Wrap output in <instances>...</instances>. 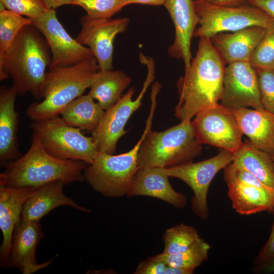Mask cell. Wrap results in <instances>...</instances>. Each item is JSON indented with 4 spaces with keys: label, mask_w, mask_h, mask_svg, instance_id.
I'll list each match as a JSON object with an SVG mask.
<instances>
[{
    "label": "cell",
    "mask_w": 274,
    "mask_h": 274,
    "mask_svg": "<svg viewBox=\"0 0 274 274\" xmlns=\"http://www.w3.org/2000/svg\"><path fill=\"white\" fill-rule=\"evenodd\" d=\"M225 62L211 39L200 38L196 55L177 83L179 101L175 115L191 120L200 112L219 104L223 90Z\"/></svg>",
    "instance_id": "6da1fadb"
},
{
    "label": "cell",
    "mask_w": 274,
    "mask_h": 274,
    "mask_svg": "<svg viewBox=\"0 0 274 274\" xmlns=\"http://www.w3.org/2000/svg\"><path fill=\"white\" fill-rule=\"evenodd\" d=\"M52 62L49 45L32 24L25 25L4 53H0V80L9 77L17 94L42 98L47 68Z\"/></svg>",
    "instance_id": "7a4b0ae2"
},
{
    "label": "cell",
    "mask_w": 274,
    "mask_h": 274,
    "mask_svg": "<svg viewBox=\"0 0 274 274\" xmlns=\"http://www.w3.org/2000/svg\"><path fill=\"white\" fill-rule=\"evenodd\" d=\"M31 141L24 155L5 166V169L0 174V186L39 187L55 181H61L66 185L85 180L83 172L89 164L53 157L44 149L33 132Z\"/></svg>",
    "instance_id": "3957f363"
},
{
    "label": "cell",
    "mask_w": 274,
    "mask_h": 274,
    "mask_svg": "<svg viewBox=\"0 0 274 274\" xmlns=\"http://www.w3.org/2000/svg\"><path fill=\"white\" fill-rule=\"evenodd\" d=\"M98 70L95 57L70 66L49 68L43 87V100L31 104L26 115L32 121L58 116L67 105L90 88Z\"/></svg>",
    "instance_id": "277c9868"
},
{
    "label": "cell",
    "mask_w": 274,
    "mask_h": 274,
    "mask_svg": "<svg viewBox=\"0 0 274 274\" xmlns=\"http://www.w3.org/2000/svg\"><path fill=\"white\" fill-rule=\"evenodd\" d=\"M202 145L196 139L191 120H184L163 131L151 129L138 153L139 169L168 168L192 162L201 154Z\"/></svg>",
    "instance_id": "5b68a950"
},
{
    "label": "cell",
    "mask_w": 274,
    "mask_h": 274,
    "mask_svg": "<svg viewBox=\"0 0 274 274\" xmlns=\"http://www.w3.org/2000/svg\"><path fill=\"white\" fill-rule=\"evenodd\" d=\"M154 114L150 112L143 133L130 150L116 155L98 152L93 162L86 166L83 172L85 180L95 191L110 197L127 195L139 170V151L151 129Z\"/></svg>",
    "instance_id": "8992f818"
},
{
    "label": "cell",
    "mask_w": 274,
    "mask_h": 274,
    "mask_svg": "<svg viewBox=\"0 0 274 274\" xmlns=\"http://www.w3.org/2000/svg\"><path fill=\"white\" fill-rule=\"evenodd\" d=\"M199 21L194 36L211 38L222 32L250 27L274 28V20L259 8L246 3L238 6H220L194 0Z\"/></svg>",
    "instance_id": "52a82bcc"
},
{
    "label": "cell",
    "mask_w": 274,
    "mask_h": 274,
    "mask_svg": "<svg viewBox=\"0 0 274 274\" xmlns=\"http://www.w3.org/2000/svg\"><path fill=\"white\" fill-rule=\"evenodd\" d=\"M30 127L44 149L55 158L91 164L98 152L92 136L84 135L80 129L67 124L59 115L33 121Z\"/></svg>",
    "instance_id": "ba28073f"
},
{
    "label": "cell",
    "mask_w": 274,
    "mask_h": 274,
    "mask_svg": "<svg viewBox=\"0 0 274 274\" xmlns=\"http://www.w3.org/2000/svg\"><path fill=\"white\" fill-rule=\"evenodd\" d=\"M141 62L146 65L147 75L137 98L132 99L134 88H130L112 107L106 110L100 123L91 132L98 152L110 154L115 153L117 144L128 130L124 129L129 118L142 105L148 87L155 78V63L153 58L140 53Z\"/></svg>",
    "instance_id": "9c48e42d"
},
{
    "label": "cell",
    "mask_w": 274,
    "mask_h": 274,
    "mask_svg": "<svg viewBox=\"0 0 274 274\" xmlns=\"http://www.w3.org/2000/svg\"><path fill=\"white\" fill-rule=\"evenodd\" d=\"M234 154L222 149L217 155L196 163L190 162L177 166L163 168L159 170L169 177L180 179L191 189V209L200 220L208 219V193L210 185L217 174L231 163Z\"/></svg>",
    "instance_id": "30bf717a"
},
{
    "label": "cell",
    "mask_w": 274,
    "mask_h": 274,
    "mask_svg": "<svg viewBox=\"0 0 274 274\" xmlns=\"http://www.w3.org/2000/svg\"><path fill=\"white\" fill-rule=\"evenodd\" d=\"M196 140L235 153L243 146V133L233 110L220 103L198 114L191 121Z\"/></svg>",
    "instance_id": "8fae6325"
},
{
    "label": "cell",
    "mask_w": 274,
    "mask_h": 274,
    "mask_svg": "<svg viewBox=\"0 0 274 274\" xmlns=\"http://www.w3.org/2000/svg\"><path fill=\"white\" fill-rule=\"evenodd\" d=\"M45 38L52 55L49 68L70 66L94 57L91 50L79 43L58 20L55 9H49L40 17L31 19Z\"/></svg>",
    "instance_id": "7c38bea8"
},
{
    "label": "cell",
    "mask_w": 274,
    "mask_h": 274,
    "mask_svg": "<svg viewBox=\"0 0 274 274\" xmlns=\"http://www.w3.org/2000/svg\"><path fill=\"white\" fill-rule=\"evenodd\" d=\"M79 21L81 29L75 39L91 50L99 70H111L114 39L118 34L126 30L129 19L94 18L86 14L81 17Z\"/></svg>",
    "instance_id": "4fadbf2b"
},
{
    "label": "cell",
    "mask_w": 274,
    "mask_h": 274,
    "mask_svg": "<svg viewBox=\"0 0 274 274\" xmlns=\"http://www.w3.org/2000/svg\"><path fill=\"white\" fill-rule=\"evenodd\" d=\"M220 104L232 110L248 107L264 109L260 99L257 72L249 61L227 64Z\"/></svg>",
    "instance_id": "5bb4252c"
},
{
    "label": "cell",
    "mask_w": 274,
    "mask_h": 274,
    "mask_svg": "<svg viewBox=\"0 0 274 274\" xmlns=\"http://www.w3.org/2000/svg\"><path fill=\"white\" fill-rule=\"evenodd\" d=\"M43 236L39 222L21 217L14 228L7 268H17L23 274H31L48 266L52 259L39 263L36 258L37 247Z\"/></svg>",
    "instance_id": "9a60e30c"
},
{
    "label": "cell",
    "mask_w": 274,
    "mask_h": 274,
    "mask_svg": "<svg viewBox=\"0 0 274 274\" xmlns=\"http://www.w3.org/2000/svg\"><path fill=\"white\" fill-rule=\"evenodd\" d=\"M163 6L171 17L175 30V40L168 48V54L182 59L186 72L193 59L191 40L199 21L194 0H165Z\"/></svg>",
    "instance_id": "2e32d148"
},
{
    "label": "cell",
    "mask_w": 274,
    "mask_h": 274,
    "mask_svg": "<svg viewBox=\"0 0 274 274\" xmlns=\"http://www.w3.org/2000/svg\"><path fill=\"white\" fill-rule=\"evenodd\" d=\"M38 188L0 186V228L3 234L0 247L2 267L7 268L14 228L21 217L23 205Z\"/></svg>",
    "instance_id": "e0dca14e"
},
{
    "label": "cell",
    "mask_w": 274,
    "mask_h": 274,
    "mask_svg": "<svg viewBox=\"0 0 274 274\" xmlns=\"http://www.w3.org/2000/svg\"><path fill=\"white\" fill-rule=\"evenodd\" d=\"M267 29L250 27L234 32L220 33L212 37L211 40L225 63L249 61Z\"/></svg>",
    "instance_id": "ac0fdd59"
},
{
    "label": "cell",
    "mask_w": 274,
    "mask_h": 274,
    "mask_svg": "<svg viewBox=\"0 0 274 274\" xmlns=\"http://www.w3.org/2000/svg\"><path fill=\"white\" fill-rule=\"evenodd\" d=\"M168 176L158 167L139 169L126 195L128 197L148 196L166 202L174 207L183 208L187 204L186 195L176 191Z\"/></svg>",
    "instance_id": "d6986e66"
},
{
    "label": "cell",
    "mask_w": 274,
    "mask_h": 274,
    "mask_svg": "<svg viewBox=\"0 0 274 274\" xmlns=\"http://www.w3.org/2000/svg\"><path fill=\"white\" fill-rule=\"evenodd\" d=\"M243 133L256 148L274 156V114L264 109L233 110Z\"/></svg>",
    "instance_id": "ffe728a7"
},
{
    "label": "cell",
    "mask_w": 274,
    "mask_h": 274,
    "mask_svg": "<svg viewBox=\"0 0 274 274\" xmlns=\"http://www.w3.org/2000/svg\"><path fill=\"white\" fill-rule=\"evenodd\" d=\"M16 89L2 86L0 88V163L1 166L21 156L18 148L17 133L18 113L15 102Z\"/></svg>",
    "instance_id": "44dd1931"
},
{
    "label": "cell",
    "mask_w": 274,
    "mask_h": 274,
    "mask_svg": "<svg viewBox=\"0 0 274 274\" xmlns=\"http://www.w3.org/2000/svg\"><path fill=\"white\" fill-rule=\"evenodd\" d=\"M64 185L61 181H55L39 187L25 202L21 217L39 222L50 211L62 206H68L84 212H90L65 195L63 192Z\"/></svg>",
    "instance_id": "7402d4cb"
},
{
    "label": "cell",
    "mask_w": 274,
    "mask_h": 274,
    "mask_svg": "<svg viewBox=\"0 0 274 274\" xmlns=\"http://www.w3.org/2000/svg\"><path fill=\"white\" fill-rule=\"evenodd\" d=\"M224 179L228 186L227 196L238 214L250 215L274 211V191H268L232 178L224 177Z\"/></svg>",
    "instance_id": "603a6c76"
},
{
    "label": "cell",
    "mask_w": 274,
    "mask_h": 274,
    "mask_svg": "<svg viewBox=\"0 0 274 274\" xmlns=\"http://www.w3.org/2000/svg\"><path fill=\"white\" fill-rule=\"evenodd\" d=\"M130 82V77L123 71L98 70L88 94L106 111L119 100Z\"/></svg>",
    "instance_id": "cb8c5ba5"
},
{
    "label": "cell",
    "mask_w": 274,
    "mask_h": 274,
    "mask_svg": "<svg viewBox=\"0 0 274 274\" xmlns=\"http://www.w3.org/2000/svg\"><path fill=\"white\" fill-rule=\"evenodd\" d=\"M233 154L232 165L247 170L274 189V160L270 155L255 147L249 140H245L242 147Z\"/></svg>",
    "instance_id": "d4e9b609"
},
{
    "label": "cell",
    "mask_w": 274,
    "mask_h": 274,
    "mask_svg": "<svg viewBox=\"0 0 274 274\" xmlns=\"http://www.w3.org/2000/svg\"><path fill=\"white\" fill-rule=\"evenodd\" d=\"M105 112L88 93L71 102L59 115L67 124L92 132L100 123Z\"/></svg>",
    "instance_id": "484cf974"
},
{
    "label": "cell",
    "mask_w": 274,
    "mask_h": 274,
    "mask_svg": "<svg viewBox=\"0 0 274 274\" xmlns=\"http://www.w3.org/2000/svg\"><path fill=\"white\" fill-rule=\"evenodd\" d=\"M211 247L202 238H198L187 250L174 254H159L168 265L195 270L208 260Z\"/></svg>",
    "instance_id": "4316f807"
},
{
    "label": "cell",
    "mask_w": 274,
    "mask_h": 274,
    "mask_svg": "<svg viewBox=\"0 0 274 274\" xmlns=\"http://www.w3.org/2000/svg\"><path fill=\"white\" fill-rule=\"evenodd\" d=\"M162 238L163 253L174 254L187 250L200 236L194 227L181 223L166 229Z\"/></svg>",
    "instance_id": "83f0119b"
},
{
    "label": "cell",
    "mask_w": 274,
    "mask_h": 274,
    "mask_svg": "<svg viewBox=\"0 0 274 274\" xmlns=\"http://www.w3.org/2000/svg\"><path fill=\"white\" fill-rule=\"evenodd\" d=\"M32 24L29 18L9 10L0 12V53H5L25 26Z\"/></svg>",
    "instance_id": "f1b7e54d"
},
{
    "label": "cell",
    "mask_w": 274,
    "mask_h": 274,
    "mask_svg": "<svg viewBox=\"0 0 274 274\" xmlns=\"http://www.w3.org/2000/svg\"><path fill=\"white\" fill-rule=\"evenodd\" d=\"M71 5L82 7L94 18H112L128 5V0H73Z\"/></svg>",
    "instance_id": "f546056e"
},
{
    "label": "cell",
    "mask_w": 274,
    "mask_h": 274,
    "mask_svg": "<svg viewBox=\"0 0 274 274\" xmlns=\"http://www.w3.org/2000/svg\"><path fill=\"white\" fill-rule=\"evenodd\" d=\"M249 62L256 69H274V28L267 29Z\"/></svg>",
    "instance_id": "4dcf8cb0"
},
{
    "label": "cell",
    "mask_w": 274,
    "mask_h": 274,
    "mask_svg": "<svg viewBox=\"0 0 274 274\" xmlns=\"http://www.w3.org/2000/svg\"><path fill=\"white\" fill-rule=\"evenodd\" d=\"M7 10L30 19L38 18L48 9L43 0H0Z\"/></svg>",
    "instance_id": "1f68e13d"
},
{
    "label": "cell",
    "mask_w": 274,
    "mask_h": 274,
    "mask_svg": "<svg viewBox=\"0 0 274 274\" xmlns=\"http://www.w3.org/2000/svg\"><path fill=\"white\" fill-rule=\"evenodd\" d=\"M256 70L261 104L264 109L274 114V69Z\"/></svg>",
    "instance_id": "d6a6232c"
},
{
    "label": "cell",
    "mask_w": 274,
    "mask_h": 274,
    "mask_svg": "<svg viewBox=\"0 0 274 274\" xmlns=\"http://www.w3.org/2000/svg\"><path fill=\"white\" fill-rule=\"evenodd\" d=\"M167 266L159 254L150 257L137 266L135 274H164Z\"/></svg>",
    "instance_id": "836d02e7"
},
{
    "label": "cell",
    "mask_w": 274,
    "mask_h": 274,
    "mask_svg": "<svg viewBox=\"0 0 274 274\" xmlns=\"http://www.w3.org/2000/svg\"><path fill=\"white\" fill-rule=\"evenodd\" d=\"M273 223L269 237L257 254L255 263L262 265L274 260V211L272 212Z\"/></svg>",
    "instance_id": "e575fe53"
},
{
    "label": "cell",
    "mask_w": 274,
    "mask_h": 274,
    "mask_svg": "<svg viewBox=\"0 0 274 274\" xmlns=\"http://www.w3.org/2000/svg\"><path fill=\"white\" fill-rule=\"evenodd\" d=\"M248 3L261 9L274 20V0H248Z\"/></svg>",
    "instance_id": "d590c367"
},
{
    "label": "cell",
    "mask_w": 274,
    "mask_h": 274,
    "mask_svg": "<svg viewBox=\"0 0 274 274\" xmlns=\"http://www.w3.org/2000/svg\"><path fill=\"white\" fill-rule=\"evenodd\" d=\"M220 6H238L248 3V0H199Z\"/></svg>",
    "instance_id": "8d00e7d4"
},
{
    "label": "cell",
    "mask_w": 274,
    "mask_h": 274,
    "mask_svg": "<svg viewBox=\"0 0 274 274\" xmlns=\"http://www.w3.org/2000/svg\"><path fill=\"white\" fill-rule=\"evenodd\" d=\"M48 9H53L65 5H71L73 0H43Z\"/></svg>",
    "instance_id": "74e56055"
},
{
    "label": "cell",
    "mask_w": 274,
    "mask_h": 274,
    "mask_svg": "<svg viewBox=\"0 0 274 274\" xmlns=\"http://www.w3.org/2000/svg\"><path fill=\"white\" fill-rule=\"evenodd\" d=\"M255 271L264 273H271L274 272V260L262 264L256 265L255 267Z\"/></svg>",
    "instance_id": "f35d334b"
},
{
    "label": "cell",
    "mask_w": 274,
    "mask_h": 274,
    "mask_svg": "<svg viewBox=\"0 0 274 274\" xmlns=\"http://www.w3.org/2000/svg\"><path fill=\"white\" fill-rule=\"evenodd\" d=\"M194 270L177 268L167 265L164 274H192Z\"/></svg>",
    "instance_id": "ab89813d"
},
{
    "label": "cell",
    "mask_w": 274,
    "mask_h": 274,
    "mask_svg": "<svg viewBox=\"0 0 274 274\" xmlns=\"http://www.w3.org/2000/svg\"><path fill=\"white\" fill-rule=\"evenodd\" d=\"M165 0H128V4H140L151 6L163 5Z\"/></svg>",
    "instance_id": "60d3db41"
},
{
    "label": "cell",
    "mask_w": 274,
    "mask_h": 274,
    "mask_svg": "<svg viewBox=\"0 0 274 274\" xmlns=\"http://www.w3.org/2000/svg\"><path fill=\"white\" fill-rule=\"evenodd\" d=\"M271 158L274 160V156H271Z\"/></svg>",
    "instance_id": "b9f144b4"
}]
</instances>
